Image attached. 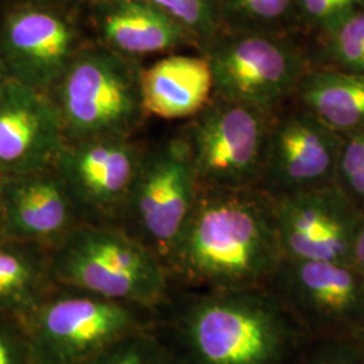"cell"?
<instances>
[{
	"mask_svg": "<svg viewBox=\"0 0 364 364\" xmlns=\"http://www.w3.org/2000/svg\"><path fill=\"white\" fill-rule=\"evenodd\" d=\"M156 312L57 285L27 321L37 364H85L134 331L154 324Z\"/></svg>",
	"mask_w": 364,
	"mask_h": 364,
	"instance_id": "obj_5",
	"label": "cell"
},
{
	"mask_svg": "<svg viewBox=\"0 0 364 364\" xmlns=\"http://www.w3.org/2000/svg\"><path fill=\"white\" fill-rule=\"evenodd\" d=\"M135 58L105 45L82 46L49 95L66 144L134 138L147 117Z\"/></svg>",
	"mask_w": 364,
	"mask_h": 364,
	"instance_id": "obj_3",
	"label": "cell"
},
{
	"mask_svg": "<svg viewBox=\"0 0 364 364\" xmlns=\"http://www.w3.org/2000/svg\"><path fill=\"white\" fill-rule=\"evenodd\" d=\"M50 254L57 285L154 312L169 294L164 262L117 227L80 224Z\"/></svg>",
	"mask_w": 364,
	"mask_h": 364,
	"instance_id": "obj_4",
	"label": "cell"
},
{
	"mask_svg": "<svg viewBox=\"0 0 364 364\" xmlns=\"http://www.w3.org/2000/svg\"><path fill=\"white\" fill-rule=\"evenodd\" d=\"M296 0H223L224 16L239 21L247 30L281 21Z\"/></svg>",
	"mask_w": 364,
	"mask_h": 364,
	"instance_id": "obj_24",
	"label": "cell"
},
{
	"mask_svg": "<svg viewBox=\"0 0 364 364\" xmlns=\"http://www.w3.org/2000/svg\"><path fill=\"white\" fill-rule=\"evenodd\" d=\"M7 236L55 247L82 224L54 166L7 180Z\"/></svg>",
	"mask_w": 364,
	"mask_h": 364,
	"instance_id": "obj_15",
	"label": "cell"
},
{
	"mask_svg": "<svg viewBox=\"0 0 364 364\" xmlns=\"http://www.w3.org/2000/svg\"><path fill=\"white\" fill-rule=\"evenodd\" d=\"M302 15L323 30L341 16L364 7V0H296Z\"/></svg>",
	"mask_w": 364,
	"mask_h": 364,
	"instance_id": "obj_27",
	"label": "cell"
},
{
	"mask_svg": "<svg viewBox=\"0 0 364 364\" xmlns=\"http://www.w3.org/2000/svg\"><path fill=\"white\" fill-rule=\"evenodd\" d=\"M0 7V57L9 77L50 95L82 49L72 14L38 4Z\"/></svg>",
	"mask_w": 364,
	"mask_h": 364,
	"instance_id": "obj_10",
	"label": "cell"
},
{
	"mask_svg": "<svg viewBox=\"0 0 364 364\" xmlns=\"http://www.w3.org/2000/svg\"><path fill=\"white\" fill-rule=\"evenodd\" d=\"M144 149L135 138L65 144L54 168L65 183L82 224L117 227Z\"/></svg>",
	"mask_w": 364,
	"mask_h": 364,
	"instance_id": "obj_11",
	"label": "cell"
},
{
	"mask_svg": "<svg viewBox=\"0 0 364 364\" xmlns=\"http://www.w3.org/2000/svg\"><path fill=\"white\" fill-rule=\"evenodd\" d=\"M350 263L364 277V209L353 237Z\"/></svg>",
	"mask_w": 364,
	"mask_h": 364,
	"instance_id": "obj_29",
	"label": "cell"
},
{
	"mask_svg": "<svg viewBox=\"0 0 364 364\" xmlns=\"http://www.w3.org/2000/svg\"><path fill=\"white\" fill-rule=\"evenodd\" d=\"M350 338H351L352 343L356 346V348L364 356V324L353 335H351Z\"/></svg>",
	"mask_w": 364,
	"mask_h": 364,
	"instance_id": "obj_31",
	"label": "cell"
},
{
	"mask_svg": "<svg viewBox=\"0 0 364 364\" xmlns=\"http://www.w3.org/2000/svg\"><path fill=\"white\" fill-rule=\"evenodd\" d=\"M267 287L309 340L350 338L364 324V277L351 263L284 258Z\"/></svg>",
	"mask_w": 364,
	"mask_h": 364,
	"instance_id": "obj_9",
	"label": "cell"
},
{
	"mask_svg": "<svg viewBox=\"0 0 364 364\" xmlns=\"http://www.w3.org/2000/svg\"><path fill=\"white\" fill-rule=\"evenodd\" d=\"M9 80H10V77H9V73H7L6 66L3 64L1 57H0V88H1V87H3Z\"/></svg>",
	"mask_w": 364,
	"mask_h": 364,
	"instance_id": "obj_32",
	"label": "cell"
},
{
	"mask_svg": "<svg viewBox=\"0 0 364 364\" xmlns=\"http://www.w3.org/2000/svg\"><path fill=\"white\" fill-rule=\"evenodd\" d=\"M282 259L270 196L200 188L165 266L171 287L230 290L267 287Z\"/></svg>",
	"mask_w": 364,
	"mask_h": 364,
	"instance_id": "obj_2",
	"label": "cell"
},
{
	"mask_svg": "<svg viewBox=\"0 0 364 364\" xmlns=\"http://www.w3.org/2000/svg\"><path fill=\"white\" fill-rule=\"evenodd\" d=\"M198 189L180 135L146 147L117 228L144 245L165 264L189 220Z\"/></svg>",
	"mask_w": 364,
	"mask_h": 364,
	"instance_id": "obj_7",
	"label": "cell"
},
{
	"mask_svg": "<svg viewBox=\"0 0 364 364\" xmlns=\"http://www.w3.org/2000/svg\"><path fill=\"white\" fill-rule=\"evenodd\" d=\"M274 212L285 259L350 263L363 209L336 185L274 200Z\"/></svg>",
	"mask_w": 364,
	"mask_h": 364,
	"instance_id": "obj_13",
	"label": "cell"
},
{
	"mask_svg": "<svg viewBox=\"0 0 364 364\" xmlns=\"http://www.w3.org/2000/svg\"><path fill=\"white\" fill-rule=\"evenodd\" d=\"M173 360H174V359H173ZM173 364H178V363H177V362H176V360H174V362H173Z\"/></svg>",
	"mask_w": 364,
	"mask_h": 364,
	"instance_id": "obj_33",
	"label": "cell"
},
{
	"mask_svg": "<svg viewBox=\"0 0 364 364\" xmlns=\"http://www.w3.org/2000/svg\"><path fill=\"white\" fill-rule=\"evenodd\" d=\"M55 287L50 248L16 239L0 243V314L26 326Z\"/></svg>",
	"mask_w": 364,
	"mask_h": 364,
	"instance_id": "obj_18",
	"label": "cell"
},
{
	"mask_svg": "<svg viewBox=\"0 0 364 364\" xmlns=\"http://www.w3.org/2000/svg\"><path fill=\"white\" fill-rule=\"evenodd\" d=\"M335 185L364 209V130L341 136Z\"/></svg>",
	"mask_w": 364,
	"mask_h": 364,
	"instance_id": "obj_23",
	"label": "cell"
},
{
	"mask_svg": "<svg viewBox=\"0 0 364 364\" xmlns=\"http://www.w3.org/2000/svg\"><path fill=\"white\" fill-rule=\"evenodd\" d=\"M178 22L196 41L218 37L224 19L223 0H150Z\"/></svg>",
	"mask_w": 364,
	"mask_h": 364,
	"instance_id": "obj_22",
	"label": "cell"
},
{
	"mask_svg": "<svg viewBox=\"0 0 364 364\" xmlns=\"http://www.w3.org/2000/svg\"><path fill=\"white\" fill-rule=\"evenodd\" d=\"M0 364H37L26 326L4 314H0Z\"/></svg>",
	"mask_w": 364,
	"mask_h": 364,
	"instance_id": "obj_26",
	"label": "cell"
},
{
	"mask_svg": "<svg viewBox=\"0 0 364 364\" xmlns=\"http://www.w3.org/2000/svg\"><path fill=\"white\" fill-rule=\"evenodd\" d=\"M294 364H364L350 338L311 340Z\"/></svg>",
	"mask_w": 364,
	"mask_h": 364,
	"instance_id": "obj_25",
	"label": "cell"
},
{
	"mask_svg": "<svg viewBox=\"0 0 364 364\" xmlns=\"http://www.w3.org/2000/svg\"><path fill=\"white\" fill-rule=\"evenodd\" d=\"M7 180L9 176L0 173V243L7 240Z\"/></svg>",
	"mask_w": 364,
	"mask_h": 364,
	"instance_id": "obj_30",
	"label": "cell"
},
{
	"mask_svg": "<svg viewBox=\"0 0 364 364\" xmlns=\"http://www.w3.org/2000/svg\"><path fill=\"white\" fill-rule=\"evenodd\" d=\"M93 0H0V6H10V4H38V6H48L55 7L66 11L76 10L80 6L87 3H92Z\"/></svg>",
	"mask_w": 364,
	"mask_h": 364,
	"instance_id": "obj_28",
	"label": "cell"
},
{
	"mask_svg": "<svg viewBox=\"0 0 364 364\" xmlns=\"http://www.w3.org/2000/svg\"><path fill=\"white\" fill-rule=\"evenodd\" d=\"M173 356L153 326L134 331L85 364H173Z\"/></svg>",
	"mask_w": 364,
	"mask_h": 364,
	"instance_id": "obj_20",
	"label": "cell"
},
{
	"mask_svg": "<svg viewBox=\"0 0 364 364\" xmlns=\"http://www.w3.org/2000/svg\"><path fill=\"white\" fill-rule=\"evenodd\" d=\"M95 26L105 48L136 58L196 41L150 0H93Z\"/></svg>",
	"mask_w": 364,
	"mask_h": 364,
	"instance_id": "obj_16",
	"label": "cell"
},
{
	"mask_svg": "<svg viewBox=\"0 0 364 364\" xmlns=\"http://www.w3.org/2000/svg\"><path fill=\"white\" fill-rule=\"evenodd\" d=\"M205 58L213 96L269 114L296 93L304 77V61L293 46L255 30L215 37Z\"/></svg>",
	"mask_w": 364,
	"mask_h": 364,
	"instance_id": "obj_8",
	"label": "cell"
},
{
	"mask_svg": "<svg viewBox=\"0 0 364 364\" xmlns=\"http://www.w3.org/2000/svg\"><path fill=\"white\" fill-rule=\"evenodd\" d=\"M141 92L147 117L189 120L213 96L208 60L181 54L165 57L142 69Z\"/></svg>",
	"mask_w": 364,
	"mask_h": 364,
	"instance_id": "obj_17",
	"label": "cell"
},
{
	"mask_svg": "<svg viewBox=\"0 0 364 364\" xmlns=\"http://www.w3.org/2000/svg\"><path fill=\"white\" fill-rule=\"evenodd\" d=\"M274 114L212 96L178 134L200 188H259Z\"/></svg>",
	"mask_w": 364,
	"mask_h": 364,
	"instance_id": "obj_6",
	"label": "cell"
},
{
	"mask_svg": "<svg viewBox=\"0 0 364 364\" xmlns=\"http://www.w3.org/2000/svg\"><path fill=\"white\" fill-rule=\"evenodd\" d=\"M65 135L52 97L9 80L0 88V173L9 177L54 166Z\"/></svg>",
	"mask_w": 364,
	"mask_h": 364,
	"instance_id": "obj_14",
	"label": "cell"
},
{
	"mask_svg": "<svg viewBox=\"0 0 364 364\" xmlns=\"http://www.w3.org/2000/svg\"><path fill=\"white\" fill-rule=\"evenodd\" d=\"M341 136L301 107L273 115L259 189L273 200L335 185Z\"/></svg>",
	"mask_w": 364,
	"mask_h": 364,
	"instance_id": "obj_12",
	"label": "cell"
},
{
	"mask_svg": "<svg viewBox=\"0 0 364 364\" xmlns=\"http://www.w3.org/2000/svg\"><path fill=\"white\" fill-rule=\"evenodd\" d=\"M153 328L178 364H294L311 341L269 287H171Z\"/></svg>",
	"mask_w": 364,
	"mask_h": 364,
	"instance_id": "obj_1",
	"label": "cell"
},
{
	"mask_svg": "<svg viewBox=\"0 0 364 364\" xmlns=\"http://www.w3.org/2000/svg\"><path fill=\"white\" fill-rule=\"evenodd\" d=\"M326 48L338 70L364 75V7L324 28Z\"/></svg>",
	"mask_w": 364,
	"mask_h": 364,
	"instance_id": "obj_21",
	"label": "cell"
},
{
	"mask_svg": "<svg viewBox=\"0 0 364 364\" xmlns=\"http://www.w3.org/2000/svg\"><path fill=\"white\" fill-rule=\"evenodd\" d=\"M299 107L340 136L364 130V75L318 70L304 76Z\"/></svg>",
	"mask_w": 364,
	"mask_h": 364,
	"instance_id": "obj_19",
	"label": "cell"
}]
</instances>
